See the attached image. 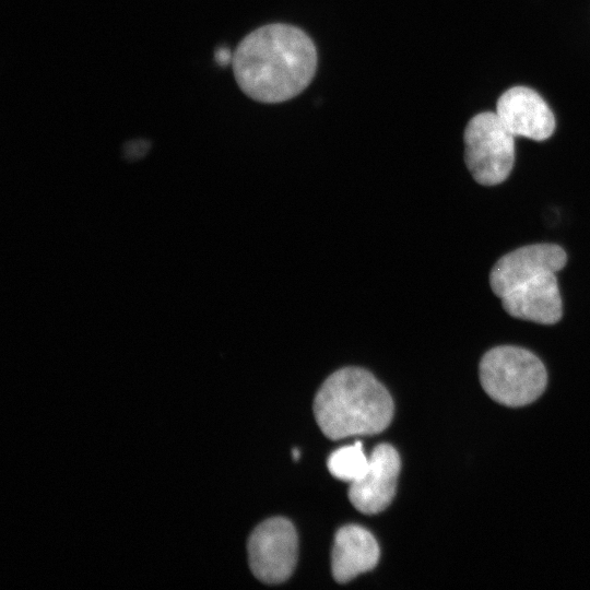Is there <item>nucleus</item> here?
I'll use <instances>...</instances> for the list:
<instances>
[{"label": "nucleus", "instance_id": "423d86ee", "mask_svg": "<svg viewBox=\"0 0 590 590\" xmlns=\"http://www.w3.org/2000/svg\"><path fill=\"white\" fill-rule=\"evenodd\" d=\"M567 261L566 252L555 244L520 247L497 260L489 273V284L502 298L516 286L545 273H556Z\"/></svg>", "mask_w": 590, "mask_h": 590}, {"label": "nucleus", "instance_id": "7ed1b4c3", "mask_svg": "<svg viewBox=\"0 0 590 590\" xmlns=\"http://www.w3.org/2000/svg\"><path fill=\"white\" fill-rule=\"evenodd\" d=\"M480 382L495 402L510 408L531 404L547 385L542 361L527 349L514 345L495 346L479 365Z\"/></svg>", "mask_w": 590, "mask_h": 590}, {"label": "nucleus", "instance_id": "ddd939ff", "mask_svg": "<svg viewBox=\"0 0 590 590\" xmlns=\"http://www.w3.org/2000/svg\"><path fill=\"white\" fill-rule=\"evenodd\" d=\"M214 59L219 66L225 67L232 63L233 55L226 47H219L214 52Z\"/></svg>", "mask_w": 590, "mask_h": 590}, {"label": "nucleus", "instance_id": "f03ea898", "mask_svg": "<svg viewBox=\"0 0 590 590\" xmlns=\"http://www.w3.org/2000/svg\"><path fill=\"white\" fill-rule=\"evenodd\" d=\"M314 413L330 439L382 432L393 416L388 390L368 370L345 367L331 374L319 388Z\"/></svg>", "mask_w": 590, "mask_h": 590}, {"label": "nucleus", "instance_id": "20e7f679", "mask_svg": "<svg viewBox=\"0 0 590 590\" xmlns=\"http://www.w3.org/2000/svg\"><path fill=\"white\" fill-rule=\"evenodd\" d=\"M464 160L474 180L495 186L509 176L515 163V135L496 113L472 117L464 130Z\"/></svg>", "mask_w": 590, "mask_h": 590}, {"label": "nucleus", "instance_id": "f8f14e48", "mask_svg": "<svg viewBox=\"0 0 590 590\" xmlns=\"http://www.w3.org/2000/svg\"><path fill=\"white\" fill-rule=\"evenodd\" d=\"M150 150V142L143 139H137L126 143L123 148L125 157L129 161L142 158Z\"/></svg>", "mask_w": 590, "mask_h": 590}, {"label": "nucleus", "instance_id": "1a4fd4ad", "mask_svg": "<svg viewBox=\"0 0 590 590\" xmlns=\"http://www.w3.org/2000/svg\"><path fill=\"white\" fill-rule=\"evenodd\" d=\"M500 299L506 312L515 318L542 324H553L562 318L563 305L555 273L533 278Z\"/></svg>", "mask_w": 590, "mask_h": 590}, {"label": "nucleus", "instance_id": "39448f33", "mask_svg": "<svg viewBox=\"0 0 590 590\" xmlns=\"http://www.w3.org/2000/svg\"><path fill=\"white\" fill-rule=\"evenodd\" d=\"M294 526L276 517L260 523L248 540V559L252 574L266 583L285 581L293 573L298 551Z\"/></svg>", "mask_w": 590, "mask_h": 590}, {"label": "nucleus", "instance_id": "f257e3e1", "mask_svg": "<svg viewBox=\"0 0 590 590\" xmlns=\"http://www.w3.org/2000/svg\"><path fill=\"white\" fill-rule=\"evenodd\" d=\"M240 90L262 103H281L303 92L317 68L310 37L296 26L273 23L249 33L233 54Z\"/></svg>", "mask_w": 590, "mask_h": 590}, {"label": "nucleus", "instance_id": "9b49d317", "mask_svg": "<svg viewBox=\"0 0 590 590\" xmlns=\"http://www.w3.org/2000/svg\"><path fill=\"white\" fill-rule=\"evenodd\" d=\"M368 463L369 457L365 455L361 442L337 449L327 461L330 473L350 484L365 473Z\"/></svg>", "mask_w": 590, "mask_h": 590}, {"label": "nucleus", "instance_id": "0eeeda50", "mask_svg": "<svg viewBox=\"0 0 590 590\" xmlns=\"http://www.w3.org/2000/svg\"><path fill=\"white\" fill-rule=\"evenodd\" d=\"M400 468L399 453L391 445L376 446L365 473L350 484L352 505L366 515L385 510L394 497Z\"/></svg>", "mask_w": 590, "mask_h": 590}, {"label": "nucleus", "instance_id": "6e6552de", "mask_svg": "<svg viewBox=\"0 0 590 590\" xmlns=\"http://www.w3.org/2000/svg\"><path fill=\"white\" fill-rule=\"evenodd\" d=\"M496 114L515 137L543 141L555 129L550 106L538 92L527 86H514L504 92L496 103Z\"/></svg>", "mask_w": 590, "mask_h": 590}, {"label": "nucleus", "instance_id": "4468645a", "mask_svg": "<svg viewBox=\"0 0 590 590\" xmlns=\"http://www.w3.org/2000/svg\"><path fill=\"white\" fill-rule=\"evenodd\" d=\"M293 458H294L295 460H298V458H299V450H298V449H294V450H293Z\"/></svg>", "mask_w": 590, "mask_h": 590}, {"label": "nucleus", "instance_id": "9d476101", "mask_svg": "<svg viewBox=\"0 0 590 590\" xmlns=\"http://www.w3.org/2000/svg\"><path fill=\"white\" fill-rule=\"evenodd\" d=\"M379 555L378 543L368 530L356 524L344 526L334 536L331 555L333 578L339 583H345L373 569Z\"/></svg>", "mask_w": 590, "mask_h": 590}]
</instances>
